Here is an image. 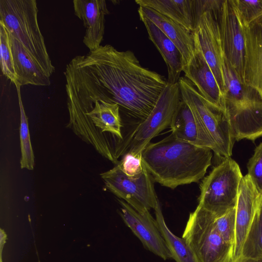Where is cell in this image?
I'll list each match as a JSON object with an SVG mask.
<instances>
[{"instance_id": "1", "label": "cell", "mask_w": 262, "mask_h": 262, "mask_svg": "<svg viewBox=\"0 0 262 262\" xmlns=\"http://www.w3.org/2000/svg\"><path fill=\"white\" fill-rule=\"evenodd\" d=\"M64 74L68 97L81 104L116 103L120 114L138 123L149 114L168 82L142 67L131 51H119L110 45L74 57Z\"/></svg>"}, {"instance_id": "2", "label": "cell", "mask_w": 262, "mask_h": 262, "mask_svg": "<svg viewBox=\"0 0 262 262\" xmlns=\"http://www.w3.org/2000/svg\"><path fill=\"white\" fill-rule=\"evenodd\" d=\"M212 151L180 140L171 133L158 142L149 143L141 157L155 182L174 189L204 178L211 164Z\"/></svg>"}, {"instance_id": "3", "label": "cell", "mask_w": 262, "mask_h": 262, "mask_svg": "<svg viewBox=\"0 0 262 262\" xmlns=\"http://www.w3.org/2000/svg\"><path fill=\"white\" fill-rule=\"evenodd\" d=\"M35 0H0V22L49 76L52 64L37 19Z\"/></svg>"}, {"instance_id": "4", "label": "cell", "mask_w": 262, "mask_h": 262, "mask_svg": "<svg viewBox=\"0 0 262 262\" xmlns=\"http://www.w3.org/2000/svg\"><path fill=\"white\" fill-rule=\"evenodd\" d=\"M182 100L189 106L212 146L223 159L230 157L235 140L227 114L208 102L185 76L179 80Z\"/></svg>"}, {"instance_id": "5", "label": "cell", "mask_w": 262, "mask_h": 262, "mask_svg": "<svg viewBox=\"0 0 262 262\" xmlns=\"http://www.w3.org/2000/svg\"><path fill=\"white\" fill-rule=\"evenodd\" d=\"M243 177L234 160L224 159L202 181L198 206L215 216L235 207Z\"/></svg>"}, {"instance_id": "6", "label": "cell", "mask_w": 262, "mask_h": 262, "mask_svg": "<svg viewBox=\"0 0 262 262\" xmlns=\"http://www.w3.org/2000/svg\"><path fill=\"white\" fill-rule=\"evenodd\" d=\"M214 220V215L198 205L189 214L182 237L199 262H231L233 247L223 239Z\"/></svg>"}, {"instance_id": "7", "label": "cell", "mask_w": 262, "mask_h": 262, "mask_svg": "<svg viewBox=\"0 0 262 262\" xmlns=\"http://www.w3.org/2000/svg\"><path fill=\"white\" fill-rule=\"evenodd\" d=\"M181 100L179 83L167 82L149 114L137 124L124 143V154L129 152L134 156L141 155L154 138L170 127Z\"/></svg>"}, {"instance_id": "8", "label": "cell", "mask_w": 262, "mask_h": 262, "mask_svg": "<svg viewBox=\"0 0 262 262\" xmlns=\"http://www.w3.org/2000/svg\"><path fill=\"white\" fill-rule=\"evenodd\" d=\"M100 176L107 189L139 212L155 210L159 204L154 181L146 167L140 175L129 177L117 163Z\"/></svg>"}, {"instance_id": "9", "label": "cell", "mask_w": 262, "mask_h": 262, "mask_svg": "<svg viewBox=\"0 0 262 262\" xmlns=\"http://www.w3.org/2000/svg\"><path fill=\"white\" fill-rule=\"evenodd\" d=\"M199 8L201 13L198 16L196 27L193 32L197 37L203 55L211 68L224 96V53L219 24L222 8L219 10L203 11L200 5Z\"/></svg>"}, {"instance_id": "10", "label": "cell", "mask_w": 262, "mask_h": 262, "mask_svg": "<svg viewBox=\"0 0 262 262\" xmlns=\"http://www.w3.org/2000/svg\"><path fill=\"white\" fill-rule=\"evenodd\" d=\"M219 24L224 55L244 80L245 28L232 0H224Z\"/></svg>"}, {"instance_id": "11", "label": "cell", "mask_w": 262, "mask_h": 262, "mask_svg": "<svg viewBox=\"0 0 262 262\" xmlns=\"http://www.w3.org/2000/svg\"><path fill=\"white\" fill-rule=\"evenodd\" d=\"M118 201L120 214L125 224L140 239L145 248L164 260L172 258L166 242L149 211L140 213L125 201Z\"/></svg>"}, {"instance_id": "12", "label": "cell", "mask_w": 262, "mask_h": 262, "mask_svg": "<svg viewBox=\"0 0 262 262\" xmlns=\"http://www.w3.org/2000/svg\"><path fill=\"white\" fill-rule=\"evenodd\" d=\"M261 195L248 174L243 176L239 186L235 206V231L232 261L242 256L243 245Z\"/></svg>"}, {"instance_id": "13", "label": "cell", "mask_w": 262, "mask_h": 262, "mask_svg": "<svg viewBox=\"0 0 262 262\" xmlns=\"http://www.w3.org/2000/svg\"><path fill=\"white\" fill-rule=\"evenodd\" d=\"M195 53L190 61L183 67L185 77L195 86L198 92L210 104L225 110L223 96L215 77L207 63L193 32Z\"/></svg>"}, {"instance_id": "14", "label": "cell", "mask_w": 262, "mask_h": 262, "mask_svg": "<svg viewBox=\"0 0 262 262\" xmlns=\"http://www.w3.org/2000/svg\"><path fill=\"white\" fill-rule=\"evenodd\" d=\"M74 14L85 28L84 44L93 51L100 46L104 33L105 16L110 13L104 0H74Z\"/></svg>"}, {"instance_id": "15", "label": "cell", "mask_w": 262, "mask_h": 262, "mask_svg": "<svg viewBox=\"0 0 262 262\" xmlns=\"http://www.w3.org/2000/svg\"><path fill=\"white\" fill-rule=\"evenodd\" d=\"M244 28V81L262 98V19Z\"/></svg>"}, {"instance_id": "16", "label": "cell", "mask_w": 262, "mask_h": 262, "mask_svg": "<svg viewBox=\"0 0 262 262\" xmlns=\"http://www.w3.org/2000/svg\"><path fill=\"white\" fill-rule=\"evenodd\" d=\"M141 14L154 23L177 46L182 57L183 67L192 58L195 53V40L193 32L155 10L139 6Z\"/></svg>"}, {"instance_id": "17", "label": "cell", "mask_w": 262, "mask_h": 262, "mask_svg": "<svg viewBox=\"0 0 262 262\" xmlns=\"http://www.w3.org/2000/svg\"><path fill=\"white\" fill-rule=\"evenodd\" d=\"M225 112L235 141H253L262 136V102H249Z\"/></svg>"}, {"instance_id": "18", "label": "cell", "mask_w": 262, "mask_h": 262, "mask_svg": "<svg viewBox=\"0 0 262 262\" xmlns=\"http://www.w3.org/2000/svg\"><path fill=\"white\" fill-rule=\"evenodd\" d=\"M9 35L16 76L15 84L20 86L28 84L49 86L51 84L50 77L30 56L20 42L9 33Z\"/></svg>"}, {"instance_id": "19", "label": "cell", "mask_w": 262, "mask_h": 262, "mask_svg": "<svg viewBox=\"0 0 262 262\" xmlns=\"http://www.w3.org/2000/svg\"><path fill=\"white\" fill-rule=\"evenodd\" d=\"M223 72L225 93V110L251 102H262L258 93L248 85L235 69L224 55Z\"/></svg>"}, {"instance_id": "20", "label": "cell", "mask_w": 262, "mask_h": 262, "mask_svg": "<svg viewBox=\"0 0 262 262\" xmlns=\"http://www.w3.org/2000/svg\"><path fill=\"white\" fill-rule=\"evenodd\" d=\"M143 23L149 39L157 48L167 68V82L177 83L182 71L183 61L181 52L174 43L152 21L139 14Z\"/></svg>"}, {"instance_id": "21", "label": "cell", "mask_w": 262, "mask_h": 262, "mask_svg": "<svg viewBox=\"0 0 262 262\" xmlns=\"http://www.w3.org/2000/svg\"><path fill=\"white\" fill-rule=\"evenodd\" d=\"M170 127L177 139L192 144L209 148L212 146L189 106L182 100Z\"/></svg>"}, {"instance_id": "22", "label": "cell", "mask_w": 262, "mask_h": 262, "mask_svg": "<svg viewBox=\"0 0 262 262\" xmlns=\"http://www.w3.org/2000/svg\"><path fill=\"white\" fill-rule=\"evenodd\" d=\"M139 6L150 7L193 32L198 20L196 0H136Z\"/></svg>"}, {"instance_id": "23", "label": "cell", "mask_w": 262, "mask_h": 262, "mask_svg": "<svg viewBox=\"0 0 262 262\" xmlns=\"http://www.w3.org/2000/svg\"><path fill=\"white\" fill-rule=\"evenodd\" d=\"M157 226L163 236L172 258L176 262H199L192 249L184 238L172 233L167 227L160 204L155 209Z\"/></svg>"}, {"instance_id": "24", "label": "cell", "mask_w": 262, "mask_h": 262, "mask_svg": "<svg viewBox=\"0 0 262 262\" xmlns=\"http://www.w3.org/2000/svg\"><path fill=\"white\" fill-rule=\"evenodd\" d=\"M241 257L262 260V195L246 236Z\"/></svg>"}, {"instance_id": "25", "label": "cell", "mask_w": 262, "mask_h": 262, "mask_svg": "<svg viewBox=\"0 0 262 262\" xmlns=\"http://www.w3.org/2000/svg\"><path fill=\"white\" fill-rule=\"evenodd\" d=\"M15 85L16 88L20 111V167L21 169L27 168L29 170H33L34 166V156L31 143L28 118L26 116L21 100V86L18 84H15Z\"/></svg>"}, {"instance_id": "26", "label": "cell", "mask_w": 262, "mask_h": 262, "mask_svg": "<svg viewBox=\"0 0 262 262\" xmlns=\"http://www.w3.org/2000/svg\"><path fill=\"white\" fill-rule=\"evenodd\" d=\"M0 50L1 67L3 74L15 84L16 83V76L14 68L9 32L1 22Z\"/></svg>"}, {"instance_id": "27", "label": "cell", "mask_w": 262, "mask_h": 262, "mask_svg": "<svg viewBox=\"0 0 262 262\" xmlns=\"http://www.w3.org/2000/svg\"><path fill=\"white\" fill-rule=\"evenodd\" d=\"M245 27L262 19V0H232Z\"/></svg>"}, {"instance_id": "28", "label": "cell", "mask_w": 262, "mask_h": 262, "mask_svg": "<svg viewBox=\"0 0 262 262\" xmlns=\"http://www.w3.org/2000/svg\"><path fill=\"white\" fill-rule=\"evenodd\" d=\"M215 227L224 241L233 246L235 231V207L219 216H215Z\"/></svg>"}, {"instance_id": "29", "label": "cell", "mask_w": 262, "mask_h": 262, "mask_svg": "<svg viewBox=\"0 0 262 262\" xmlns=\"http://www.w3.org/2000/svg\"><path fill=\"white\" fill-rule=\"evenodd\" d=\"M247 168V174L262 195V142L255 149L254 154L249 160Z\"/></svg>"}, {"instance_id": "30", "label": "cell", "mask_w": 262, "mask_h": 262, "mask_svg": "<svg viewBox=\"0 0 262 262\" xmlns=\"http://www.w3.org/2000/svg\"><path fill=\"white\" fill-rule=\"evenodd\" d=\"M118 164L122 170L129 177L140 175L145 168L142 162L141 154L134 156L131 153L126 152Z\"/></svg>"}, {"instance_id": "31", "label": "cell", "mask_w": 262, "mask_h": 262, "mask_svg": "<svg viewBox=\"0 0 262 262\" xmlns=\"http://www.w3.org/2000/svg\"><path fill=\"white\" fill-rule=\"evenodd\" d=\"M0 233H1V239H0L1 262H3L2 261V250H3V248L5 245V244L6 243V241L7 239V235H6L5 231L2 229H1Z\"/></svg>"}, {"instance_id": "32", "label": "cell", "mask_w": 262, "mask_h": 262, "mask_svg": "<svg viewBox=\"0 0 262 262\" xmlns=\"http://www.w3.org/2000/svg\"><path fill=\"white\" fill-rule=\"evenodd\" d=\"M235 262H262V260L241 257Z\"/></svg>"}]
</instances>
